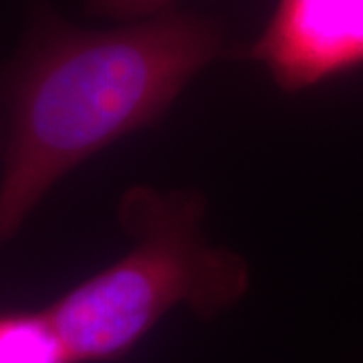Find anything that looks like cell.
I'll return each mask as SVG.
<instances>
[{
  "instance_id": "cell-1",
  "label": "cell",
  "mask_w": 363,
  "mask_h": 363,
  "mask_svg": "<svg viewBox=\"0 0 363 363\" xmlns=\"http://www.w3.org/2000/svg\"><path fill=\"white\" fill-rule=\"evenodd\" d=\"M218 51L216 26L168 11L104 33L63 26L43 33L11 89L0 247L55 182L154 123Z\"/></svg>"
},
{
  "instance_id": "cell-2",
  "label": "cell",
  "mask_w": 363,
  "mask_h": 363,
  "mask_svg": "<svg viewBox=\"0 0 363 363\" xmlns=\"http://www.w3.org/2000/svg\"><path fill=\"white\" fill-rule=\"evenodd\" d=\"M202 196L133 188L119 206L133 247L45 311L75 363L113 362L174 307L214 317L248 289V267L202 238Z\"/></svg>"
},
{
  "instance_id": "cell-3",
  "label": "cell",
  "mask_w": 363,
  "mask_h": 363,
  "mask_svg": "<svg viewBox=\"0 0 363 363\" xmlns=\"http://www.w3.org/2000/svg\"><path fill=\"white\" fill-rule=\"evenodd\" d=\"M250 57L289 93L363 67V0H281Z\"/></svg>"
},
{
  "instance_id": "cell-4",
  "label": "cell",
  "mask_w": 363,
  "mask_h": 363,
  "mask_svg": "<svg viewBox=\"0 0 363 363\" xmlns=\"http://www.w3.org/2000/svg\"><path fill=\"white\" fill-rule=\"evenodd\" d=\"M0 363H75L47 311L0 315Z\"/></svg>"
},
{
  "instance_id": "cell-5",
  "label": "cell",
  "mask_w": 363,
  "mask_h": 363,
  "mask_svg": "<svg viewBox=\"0 0 363 363\" xmlns=\"http://www.w3.org/2000/svg\"><path fill=\"white\" fill-rule=\"evenodd\" d=\"M169 0H87L91 13L133 21V18H150L164 13Z\"/></svg>"
}]
</instances>
